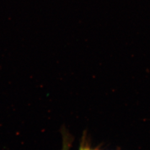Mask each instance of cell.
Here are the masks:
<instances>
[{"mask_svg": "<svg viewBox=\"0 0 150 150\" xmlns=\"http://www.w3.org/2000/svg\"><path fill=\"white\" fill-rule=\"evenodd\" d=\"M79 150H98V149H93V148H91L90 147L86 146H81Z\"/></svg>", "mask_w": 150, "mask_h": 150, "instance_id": "1", "label": "cell"}]
</instances>
